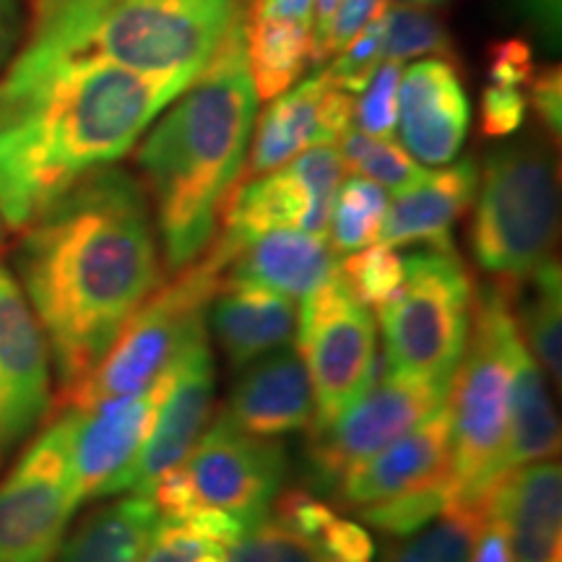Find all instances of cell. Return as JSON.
I'll return each instance as SVG.
<instances>
[{
  "label": "cell",
  "instance_id": "ffe728a7",
  "mask_svg": "<svg viewBox=\"0 0 562 562\" xmlns=\"http://www.w3.org/2000/svg\"><path fill=\"white\" fill-rule=\"evenodd\" d=\"M480 165L463 157L440 170H427L425 178L402 193H393L383 216L378 243L389 248L453 250V227L472 211Z\"/></svg>",
  "mask_w": 562,
  "mask_h": 562
},
{
  "label": "cell",
  "instance_id": "ee69618b",
  "mask_svg": "<svg viewBox=\"0 0 562 562\" xmlns=\"http://www.w3.org/2000/svg\"><path fill=\"white\" fill-rule=\"evenodd\" d=\"M533 76L531 42L501 40L492 42L487 53V83L495 87H529Z\"/></svg>",
  "mask_w": 562,
  "mask_h": 562
},
{
  "label": "cell",
  "instance_id": "30bf717a",
  "mask_svg": "<svg viewBox=\"0 0 562 562\" xmlns=\"http://www.w3.org/2000/svg\"><path fill=\"white\" fill-rule=\"evenodd\" d=\"M76 409L42 425L0 482V562H53L79 510L70 476Z\"/></svg>",
  "mask_w": 562,
  "mask_h": 562
},
{
  "label": "cell",
  "instance_id": "f907efd6",
  "mask_svg": "<svg viewBox=\"0 0 562 562\" xmlns=\"http://www.w3.org/2000/svg\"><path fill=\"white\" fill-rule=\"evenodd\" d=\"M193 562H227V550H220V547H214V550L201 552Z\"/></svg>",
  "mask_w": 562,
  "mask_h": 562
},
{
  "label": "cell",
  "instance_id": "6da1fadb",
  "mask_svg": "<svg viewBox=\"0 0 562 562\" xmlns=\"http://www.w3.org/2000/svg\"><path fill=\"white\" fill-rule=\"evenodd\" d=\"M13 266L50 347L63 398L165 284L140 180L117 165L89 175L19 232Z\"/></svg>",
  "mask_w": 562,
  "mask_h": 562
},
{
  "label": "cell",
  "instance_id": "816d5d0a",
  "mask_svg": "<svg viewBox=\"0 0 562 562\" xmlns=\"http://www.w3.org/2000/svg\"><path fill=\"white\" fill-rule=\"evenodd\" d=\"M396 3L417 5V9H440V5H446L448 0H396Z\"/></svg>",
  "mask_w": 562,
  "mask_h": 562
},
{
  "label": "cell",
  "instance_id": "4316f807",
  "mask_svg": "<svg viewBox=\"0 0 562 562\" xmlns=\"http://www.w3.org/2000/svg\"><path fill=\"white\" fill-rule=\"evenodd\" d=\"M313 26L245 13V60L258 102H271L292 89L311 60Z\"/></svg>",
  "mask_w": 562,
  "mask_h": 562
},
{
  "label": "cell",
  "instance_id": "ab89813d",
  "mask_svg": "<svg viewBox=\"0 0 562 562\" xmlns=\"http://www.w3.org/2000/svg\"><path fill=\"white\" fill-rule=\"evenodd\" d=\"M385 3H389V0H339L334 9L331 24H328L326 37H323L321 45L315 47L311 55L315 66H323V63L331 60L341 47H347Z\"/></svg>",
  "mask_w": 562,
  "mask_h": 562
},
{
  "label": "cell",
  "instance_id": "1f68e13d",
  "mask_svg": "<svg viewBox=\"0 0 562 562\" xmlns=\"http://www.w3.org/2000/svg\"><path fill=\"white\" fill-rule=\"evenodd\" d=\"M339 144L344 167L360 178L372 180L383 191L389 188L391 193H402L427 172L402 144H396V138H372L357 128H349Z\"/></svg>",
  "mask_w": 562,
  "mask_h": 562
},
{
  "label": "cell",
  "instance_id": "8992f818",
  "mask_svg": "<svg viewBox=\"0 0 562 562\" xmlns=\"http://www.w3.org/2000/svg\"><path fill=\"white\" fill-rule=\"evenodd\" d=\"M554 140L542 128L503 138L480 167L469 248L497 284L516 286L552 261L560 222Z\"/></svg>",
  "mask_w": 562,
  "mask_h": 562
},
{
  "label": "cell",
  "instance_id": "cb8c5ba5",
  "mask_svg": "<svg viewBox=\"0 0 562 562\" xmlns=\"http://www.w3.org/2000/svg\"><path fill=\"white\" fill-rule=\"evenodd\" d=\"M508 526L513 562H562L560 461L516 469L492 495Z\"/></svg>",
  "mask_w": 562,
  "mask_h": 562
},
{
  "label": "cell",
  "instance_id": "bcb514c9",
  "mask_svg": "<svg viewBox=\"0 0 562 562\" xmlns=\"http://www.w3.org/2000/svg\"><path fill=\"white\" fill-rule=\"evenodd\" d=\"M492 495H495V492H492ZM469 562H513L508 526H505L501 510L495 508V501H490L487 516H484L482 529L476 533V542Z\"/></svg>",
  "mask_w": 562,
  "mask_h": 562
},
{
  "label": "cell",
  "instance_id": "2e32d148",
  "mask_svg": "<svg viewBox=\"0 0 562 562\" xmlns=\"http://www.w3.org/2000/svg\"><path fill=\"white\" fill-rule=\"evenodd\" d=\"M214 391L216 364L211 355L209 331L206 326H201L175 355L170 385L131 474L128 495L149 501L159 476L188 459L214 412Z\"/></svg>",
  "mask_w": 562,
  "mask_h": 562
},
{
  "label": "cell",
  "instance_id": "8d00e7d4",
  "mask_svg": "<svg viewBox=\"0 0 562 562\" xmlns=\"http://www.w3.org/2000/svg\"><path fill=\"white\" fill-rule=\"evenodd\" d=\"M385 11H389V3H385L383 9L370 19V24L364 26L347 47H341V50L334 55V60L323 68L334 87H339L351 97L360 94V91L368 87L372 74H375L378 66L383 63Z\"/></svg>",
  "mask_w": 562,
  "mask_h": 562
},
{
  "label": "cell",
  "instance_id": "74e56055",
  "mask_svg": "<svg viewBox=\"0 0 562 562\" xmlns=\"http://www.w3.org/2000/svg\"><path fill=\"white\" fill-rule=\"evenodd\" d=\"M271 516L313 544L321 537V531L334 521L336 510L318 495H313L311 490L292 487L279 492L271 505Z\"/></svg>",
  "mask_w": 562,
  "mask_h": 562
},
{
  "label": "cell",
  "instance_id": "b9f144b4",
  "mask_svg": "<svg viewBox=\"0 0 562 562\" xmlns=\"http://www.w3.org/2000/svg\"><path fill=\"white\" fill-rule=\"evenodd\" d=\"M529 110L537 115L542 131L554 144L562 133V68L560 63H547L542 68H533V76L526 87Z\"/></svg>",
  "mask_w": 562,
  "mask_h": 562
},
{
  "label": "cell",
  "instance_id": "52a82bcc",
  "mask_svg": "<svg viewBox=\"0 0 562 562\" xmlns=\"http://www.w3.org/2000/svg\"><path fill=\"white\" fill-rule=\"evenodd\" d=\"M224 261L211 248L199 261L172 273L115 336L110 349L83 381L55 402V409H79L131 396L154 383L193 331L206 326V313L220 292Z\"/></svg>",
  "mask_w": 562,
  "mask_h": 562
},
{
  "label": "cell",
  "instance_id": "7402d4cb",
  "mask_svg": "<svg viewBox=\"0 0 562 562\" xmlns=\"http://www.w3.org/2000/svg\"><path fill=\"white\" fill-rule=\"evenodd\" d=\"M339 266L328 237L302 229H279L256 237L232 256L224 281L261 286L266 292L302 302Z\"/></svg>",
  "mask_w": 562,
  "mask_h": 562
},
{
  "label": "cell",
  "instance_id": "7dc6e473",
  "mask_svg": "<svg viewBox=\"0 0 562 562\" xmlns=\"http://www.w3.org/2000/svg\"><path fill=\"white\" fill-rule=\"evenodd\" d=\"M32 0H0V76L24 42Z\"/></svg>",
  "mask_w": 562,
  "mask_h": 562
},
{
  "label": "cell",
  "instance_id": "60d3db41",
  "mask_svg": "<svg viewBox=\"0 0 562 562\" xmlns=\"http://www.w3.org/2000/svg\"><path fill=\"white\" fill-rule=\"evenodd\" d=\"M323 562H375V542L360 521L334 516L313 542Z\"/></svg>",
  "mask_w": 562,
  "mask_h": 562
},
{
  "label": "cell",
  "instance_id": "44dd1931",
  "mask_svg": "<svg viewBox=\"0 0 562 562\" xmlns=\"http://www.w3.org/2000/svg\"><path fill=\"white\" fill-rule=\"evenodd\" d=\"M222 412L243 432L263 440L311 427L313 389L294 344L248 364Z\"/></svg>",
  "mask_w": 562,
  "mask_h": 562
},
{
  "label": "cell",
  "instance_id": "f6af8a7d",
  "mask_svg": "<svg viewBox=\"0 0 562 562\" xmlns=\"http://www.w3.org/2000/svg\"><path fill=\"white\" fill-rule=\"evenodd\" d=\"M510 16L542 45V50H560L562 0H510Z\"/></svg>",
  "mask_w": 562,
  "mask_h": 562
},
{
  "label": "cell",
  "instance_id": "484cf974",
  "mask_svg": "<svg viewBox=\"0 0 562 562\" xmlns=\"http://www.w3.org/2000/svg\"><path fill=\"white\" fill-rule=\"evenodd\" d=\"M560 453V422L552 409L544 372L526 344L518 349L513 372V396L508 419V451L505 474L529 463L552 461Z\"/></svg>",
  "mask_w": 562,
  "mask_h": 562
},
{
  "label": "cell",
  "instance_id": "277c9868",
  "mask_svg": "<svg viewBox=\"0 0 562 562\" xmlns=\"http://www.w3.org/2000/svg\"><path fill=\"white\" fill-rule=\"evenodd\" d=\"M250 0H32L19 50L195 81Z\"/></svg>",
  "mask_w": 562,
  "mask_h": 562
},
{
  "label": "cell",
  "instance_id": "ba28073f",
  "mask_svg": "<svg viewBox=\"0 0 562 562\" xmlns=\"http://www.w3.org/2000/svg\"><path fill=\"white\" fill-rule=\"evenodd\" d=\"M474 294L456 250L417 248L404 256L402 286L378 311L385 368L451 383L472 328Z\"/></svg>",
  "mask_w": 562,
  "mask_h": 562
},
{
  "label": "cell",
  "instance_id": "d6986e66",
  "mask_svg": "<svg viewBox=\"0 0 562 562\" xmlns=\"http://www.w3.org/2000/svg\"><path fill=\"white\" fill-rule=\"evenodd\" d=\"M472 125V102L459 66L417 60L398 83V125L404 149L419 165L446 167L456 161Z\"/></svg>",
  "mask_w": 562,
  "mask_h": 562
},
{
  "label": "cell",
  "instance_id": "ac0fdd59",
  "mask_svg": "<svg viewBox=\"0 0 562 562\" xmlns=\"http://www.w3.org/2000/svg\"><path fill=\"white\" fill-rule=\"evenodd\" d=\"M446 482H451V417L442 404L414 430L351 469L331 495L339 508L360 513Z\"/></svg>",
  "mask_w": 562,
  "mask_h": 562
},
{
  "label": "cell",
  "instance_id": "d6a6232c",
  "mask_svg": "<svg viewBox=\"0 0 562 562\" xmlns=\"http://www.w3.org/2000/svg\"><path fill=\"white\" fill-rule=\"evenodd\" d=\"M336 273L344 286L370 313H378L396 294L404 281V256L396 248L383 243H372L368 248L349 252L336 266Z\"/></svg>",
  "mask_w": 562,
  "mask_h": 562
},
{
  "label": "cell",
  "instance_id": "d4e9b609",
  "mask_svg": "<svg viewBox=\"0 0 562 562\" xmlns=\"http://www.w3.org/2000/svg\"><path fill=\"white\" fill-rule=\"evenodd\" d=\"M154 526L157 510L146 497L100 503L70 526L53 562H138Z\"/></svg>",
  "mask_w": 562,
  "mask_h": 562
},
{
  "label": "cell",
  "instance_id": "603a6c76",
  "mask_svg": "<svg viewBox=\"0 0 562 562\" xmlns=\"http://www.w3.org/2000/svg\"><path fill=\"white\" fill-rule=\"evenodd\" d=\"M206 321L232 368H248L294 341L297 302L266 292L261 286L222 279Z\"/></svg>",
  "mask_w": 562,
  "mask_h": 562
},
{
  "label": "cell",
  "instance_id": "4fadbf2b",
  "mask_svg": "<svg viewBox=\"0 0 562 562\" xmlns=\"http://www.w3.org/2000/svg\"><path fill=\"white\" fill-rule=\"evenodd\" d=\"M170 378L172 362L144 391L110 398L87 412L76 409L70 476L79 508L128 492L131 474L149 438Z\"/></svg>",
  "mask_w": 562,
  "mask_h": 562
},
{
  "label": "cell",
  "instance_id": "836d02e7",
  "mask_svg": "<svg viewBox=\"0 0 562 562\" xmlns=\"http://www.w3.org/2000/svg\"><path fill=\"white\" fill-rule=\"evenodd\" d=\"M453 508V484H438V487H427L412 495H402L396 501L370 505L357 513V518L364 521L372 529H378L391 539L412 537L430 526L435 518Z\"/></svg>",
  "mask_w": 562,
  "mask_h": 562
},
{
  "label": "cell",
  "instance_id": "e575fe53",
  "mask_svg": "<svg viewBox=\"0 0 562 562\" xmlns=\"http://www.w3.org/2000/svg\"><path fill=\"white\" fill-rule=\"evenodd\" d=\"M404 63L385 60L378 66L368 87L351 112V128L372 138H393L398 125V83H402Z\"/></svg>",
  "mask_w": 562,
  "mask_h": 562
},
{
  "label": "cell",
  "instance_id": "f1b7e54d",
  "mask_svg": "<svg viewBox=\"0 0 562 562\" xmlns=\"http://www.w3.org/2000/svg\"><path fill=\"white\" fill-rule=\"evenodd\" d=\"M487 505H453L430 526L404 539H391L383 562H469Z\"/></svg>",
  "mask_w": 562,
  "mask_h": 562
},
{
  "label": "cell",
  "instance_id": "681fc988",
  "mask_svg": "<svg viewBox=\"0 0 562 562\" xmlns=\"http://www.w3.org/2000/svg\"><path fill=\"white\" fill-rule=\"evenodd\" d=\"M339 0H315V11H313V34H311V55L315 47L321 45L323 37H326L328 24H331L334 9Z\"/></svg>",
  "mask_w": 562,
  "mask_h": 562
},
{
  "label": "cell",
  "instance_id": "9c48e42d",
  "mask_svg": "<svg viewBox=\"0 0 562 562\" xmlns=\"http://www.w3.org/2000/svg\"><path fill=\"white\" fill-rule=\"evenodd\" d=\"M292 344L311 378V432L323 430L347 412L375 378L381 364L375 318L351 297L334 271L300 302Z\"/></svg>",
  "mask_w": 562,
  "mask_h": 562
},
{
  "label": "cell",
  "instance_id": "3957f363",
  "mask_svg": "<svg viewBox=\"0 0 562 562\" xmlns=\"http://www.w3.org/2000/svg\"><path fill=\"white\" fill-rule=\"evenodd\" d=\"M245 19L206 70L140 136L136 167L149 195L170 273L199 261L220 232L222 209L240 180L258 97L245 60Z\"/></svg>",
  "mask_w": 562,
  "mask_h": 562
},
{
  "label": "cell",
  "instance_id": "7c38bea8",
  "mask_svg": "<svg viewBox=\"0 0 562 562\" xmlns=\"http://www.w3.org/2000/svg\"><path fill=\"white\" fill-rule=\"evenodd\" d=\"M451 383L427 381L378 364L370 389L331 425L311 432L307 467L318 490L334 492L344 476L396 442L448 402Z\"/></svg>",
  "mask_w": 562,
  "mask_h": 562
},
{
  "label": "cell",
  "instance_id": "f35d334b",
  "mask_svg": "<svg viewBox=\"0 0 562 562\" xmlns=\"http://www.w3.org/2000/svg\"><path fill=\"white\" fill-rule=\"evenodd\" d=\"M529 117V100L526 89L518 87H495L487 83L480 102V128L484 138H510L524 128Z\"/></svg>",
  "mask_w": 562,
  "mask_h": 562
},
{
  "label": "cell",
  "instance_id": "4dcf8cb0",
  "mask_svg": "<svg viewBox=\"0 0 562 562\" xmlns=\"http://www.w3.org/2000/svg\"><path fill=\"white\" fill-rule=\"evenodd\" d=\"M385 60H446L459 66L456 42L432 9H417V5H389L385 11V37H383Z\"/></svg>",
  "mask_w": 562,
  "mask_h": 562
},
{
  "label": "cell",
  "instance_id": "e0dca14e",
  "mask_svg": "<svg viewBox=\"0 0 562 562\" xmlns=\"http://www.w3.org/2000/svg\"><path fill=\"white\" fill-rule=\"evenodd\" d=\"M351 112H355L351 94L334 87L326 70L318 68L311 79L300 81L297 87L271 100L252 125L240 182L277 170L315 146L339 144L344 133L351 128Z\"/></svg>",
  "mask_w": 562,
  "mask_h": 562
},
{
  "label": "cell",
  "instance_id": "f546056e",
  "mask_svg": "<svg viewBox=\"0 0 562 562\" xmlns=\"http://www.w3.org/2000/svg\"><path fill=\"white\" fill-rule=\"evenodd\" d=\"M389 199L381 186L360 175L339 182V191L334 195L331 222H328V243L336 256L357 252L368 245L378 243L383 227Z\"/></svg>",
  "mask_w": 562,
  "mask_h": 562
},
{
  "label": "cell",
  "instance_id": "5b68a950",
  "mask_svg": "<svg viewBox=\"0 0 562 562\" xmlns=\"http://www.w3.org/2000/svg\"><path fill=\"white\" fill-rule=\"evenodd\" d=\"M513 297L508 286H482L474 294L472 328L448 391L451 417L453 505H487L505 482L513 372L518 349Z\"/></svg>",
  "mask_w": 562,
  "mask_h": 562
},
{
  "label": "cell",
  "instance_id": "8fae6325",
  "mask_svg": "<svg viewBox=\"0 0 562 562\" xmlns=\"http://www.w3.org/2000/svg\"><path fill=\"white\" fill-rule=\"evenodd\" d=\"M344 170L336 146H315L277 170L243 180L224 203L222 232L211 248L227 266L237 250L269 232L302 229L326 237Z\"/></svg>",
  "mask_w": 562,
  "mask_h": 562
},
{
  "label": "cell",
  "instance_id": "7bdbcfd3",
  "mask_svg": "<svg viewBox=\"0 0 562 562\" xmlns=\"http://www.w3.org/2000/svg\"><path fill=\"white\" fill-rule=\"evenodd\" d=\"M149 501L157 510V518H165V521H188L203 508L199 492H195L191 476H188L186 463L159 476L157 484L151 487Z\"/></svg>",
  "mask_w": 562,
  "mask_h": 562
},
{
  "label": "cell",
  "instance_id": "9a60e30c",
  "mask_svg": "<svg viewBox=\"0 0 562 562\" xmlns=\"http://www.w3.org/2000/svg\"><path fill=\"white\" fill-rule=\"evenodd\" d=\"M53 409L50 347L13 271L0 263V463L45 425Z\"/></svg>",
  "mask_w": 562,
  "mask_h": 562
},
{
  "label": "cell",
  "instance_id": "d590c367",
  "mask_svg": "<svg viewBox=\"0 0 562 562\" xmlns=\"http://www.w3.org/2000/svg\"><path fill=\"white\" fill-rule=\"evenodd\" d=\"M227 562H323L307 539L281 526L277 518L263 516L240 533L227 550Z\"/></svg>",
  "mask_w": 562,
  "mask_h": 562
},
{
  "label": "cell",
  "instance_id": "7a4b0ae2",
  "mask_svg": "<svg viewBox=\"0 0 562 562\" xmlns=\"http://www.w3.org/2000/svg\"><path fill=\"white\" fill-rule=\"evenodd\" d=\"M191 83L19 50L0 76L3 227L21 232L89 175L117 165Z\"/></svg>",
  "mask_w": 562,
  "mask_h": 562
},
{
  "label": "cell",
  "instance_id": "5bb4252c",
  "mask_svg": "<svg viewBox=\"0 0 562 562\" xmlns=\"http://www.w3.org/2000/svg\"><path fill=\"white\" fill-rule=\"evenodd\" d=\"M199 501L229 513L245 529L269 516L284 484L286 459L277 440L243 432L220 412L182 461Z\"/></svg>",
  "mask_w": 562,
  "mask_h": 562
},
{
  "label": "cell",
  "instance_id": "c3c4849f",
  "mask_svg": "<svg viewBox=\"0 0 562 562\" xmlns=\"http://www.w3.org/2000/svg\"><path fill=\"white\" fill-rule=\"evenodd\" d=\"M315 0H250L248 16L294 21V24L313 26Z\"/></svg>",
  "mask_w": 562,
  "mask_h": 562
},
{
  "label": "cell",
  "instance_id": "f5cc1de1",
  "mask_svg": "<svg viewBox=\"0 0 562 562\" xmlns=\"http://www.w3.org/2000/svg\"><path fill=\"white\" fill-rule=\"evenodd\" d=\"M0 240H3V220H0Z\"/></svg>",
  "mask_w": 562,
  "mask_h": 562
},
{
  "label": "cell",
  "instance_id": "83f0119b",
  "mask_svg": "<svg viewBox=\"0 0 562 562\" xmlns=\"http://www.w3.org/2000/svg\"><path fill=\"white\" fill-rule=\"evenodd\" d=\"M505 286V284H503ZM510 297H516L518 305L513 307L516 315L518 334L531 351V357L542 368L544 375H550L554 383H560L562 372V273L560 263L547 261L524 279L521 284L508 286Z\"/></svg>",
  "mask_w": 562,
  "mask_h": 562
}]
</instances>
